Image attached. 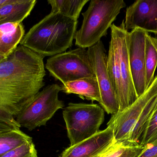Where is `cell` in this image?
Masks as SVG:
<instances>
[{
	"mask_svg": "<svg viewBox=\"0 0 157 157\" xmlns=\"http://www.w3.org/2000/svg\"><path fill=\"white\" fill-rule=\"evenodd\" d=\"M43 59L19 44L0 64V122L20 128L16 119L45 85Z\"/></svg>",
	"mask_w": 157,
	"mask_h": 157,
	"instance_id": "6da1fadb",
	"label": "cell"
},
{
	"mask_svg": "<svg viewBox=\"0 0 157 157\" xmlns=\"http://www.w3.org/2000/svg\"><path fill=\"white\" fill-rule=\"evenodd\" d=\"M77 24V20L51 12L30 29L19 44L44 58L55 56L72 46Z\"/></svg>",
	"mask_w": 157,
	"mask_h": 157,
	"instance_id": "7a4b0ae2",
	"label": "cell"
},
{
	"mask_svg": "<svg viewBox=\"0 0 157 157\" xmlns=\"http://www.w3.org/2000/svg\"><path fill=\"white\" fill-rule=\"evenodd\" d=\"M157 108V75L144 93L123 111L113 115L107 124L113 129L115 142L139 144L144 130Z\"/></svg>",
	"mask_w": 157,
	"mask_h": 157,
	"instance_id": "3957f363",
	"label": "cell"
},
{
	"mask_svg": "<svg viewBox=\"0 0 157 157\" xmlns=\"http://www.w3.org/2000/svg\"><path fill=\"white\" fill-rule=\"evenodd\" d=\"M125 6L123 0H91L86 11L82 13V24L75 37L76 46L86 49L97 44L107 35L108 29Z\"/></svg>",
	"mask_w": 157,
	"mask_h": 157,
	"instance_id": "277c9868",
	"label": "cell"
},
{
	"mask_svg": "<svg viewBox=\"0 0 157 157\" xmlns=\"http://www.w3.org/2000/svg\"><path fill=\"white\" fill-rule=\"evenodd\" d=\"M63 114L70 146L98 132L105 119L104 109L96 104L70 103Z\"/></svg>",
	"mask_w": 157,
	"mask_h": 157,
	"instance_id": "5b68a950",
	"label": "cell"
},
{
	"mask_svg": "<svg viewBox=\"0 0 157 157\" xmlns=\"http://www.w3.org/2000/svg\"><path fill=\"white\" fill-rule=\"evenodd\" d=\"M61 91V87L52 84L37 94L16 119L20 127L32 131L46 125L58 110L64 108V102L59 99Z\"/></svg>",
	"mask_w": 157,
	"mask_h": 157,
	"instance_id": "8992f818",
	"label": "cell"
},
{
	"mask_svg": "<svg viewBox=\"0 0 157 157\" xmlns=\"http://www.w3.org/2000/svg\"><path fill=\"white\" fill-rule=\"evenodd\" d=\"M50 74L63 84L87 77H95L87 50L78 48L51 57L45 65Z\"/></svg>",
	"mask_w": 157,
	"mask_h": 157,
	"instance_id": "52a82bcc",
	"label": "cell"
},
{
	"mask_svg": "<svg viewBox=\"0 0 157 157\" xmlns=\"http://www.w3.org/2000/svg\"><path fill=\"white\" fill-rule=\"evenodd\" d=\"M110 29L111 38L114 41L118 51L121 76L122 94L119 102V112H121L133 104L138 97L133 82L129 63V32L124 26V20L119 26L112 24Z\"/></svg>",
	"mask_w": 157,
	"mask_h": 157,
	"instance_id": "ba28073f",
	"label": "cell"
},
{
	"mask_svg": "<svg viewBox=\"0 0 157 157\" xmlns=\"http://www.w3.org/2000/svg\"><path fill=\"white\" fill-rule=\"evenodd\" d=\"M98 80L101 96L100 105L108 114L114 115L119 112V101L108 74L107 56L101 41L87 49Z\"/></svg>",
	"mask_w": 157,
	"mask_h": 157,
	"instance_id": "9c48e42d",
	"label": "cell"
},
{
	"mask_svg": "<svg viewBox=\"0 0 157 157\" xmlns=\"http://www.w3.org/2000/svg\"><path fill=\"white\" fill-rule=\"evenodd\" d=\"M148 32L136 28L129 32V63L137 97L147 89L145 71V41Z\"/></svg>",
	"mask_w": 157,
	"mask_h": 157,
	"instance_id": "30bf717a",
	"label": "cell"
},
{
	"mask_svg": "<svg viewBox=\"0 0 157 157\" xmlns=\"http://www.w3.org/2000/svg\"><path fill=\"white\" fill-rule=\"evenodd\" d=\"M124 26L157 35V0H137L126 9Z\"/></svg>",
	"mask_w": 157,
	"mask_h": 157,
	"instance_id": "8fae6325",
	"label": "cell"
},
{
	"mask_svg": "<svg viewBox=\"0 0 157 157\" xmlns=\"http://www.w3.org/2000/svg\"><path fill=\"white\" fill-rule=\"evenodd\" d=\"M115 143L113 129L108 126L105 130L66 148L59 157H99Z\"/></svg>",
	"mask_w": 157,
	"mask_h": 157,
	"instance_id": "7c38bea8",
	"label": "cell"
},
{
	"mask_svg": "<svg viewBox=\"0 0 157 157\" xmlns=\"http://www.w3.org/2000/svg\"><path fill=\"white\" fill-rule=\"evenodd\" d=\"M36 0H12L0 7V24L22 23L29 15Z\"/></svg>",
	"mask_w": 157,
	"mask_h": 157,
	"instance_id": "4fadbf2b",
	"label": "cell"
},
{
	"mask_svg": "<svg viewBox=\"0 0 157 157\" xmlns=\"http://www.w3.org/2000/svg\"><path fill=\"white\" fill-rule=\"evenodd\" d=\"M25 35L22 23L0 24V54L8 57L19 45Z\"/></svg>",
	"mask_w": 157,
	"mask_h": 157,
	"instance_id": "5bb4252c",
	"label": "cell"
},
{
	"mask_svg": "<svg viewBox=\"0 0 157 157\" xmlns=\"http://www.w3.org/2000/svg\"><path fill=\"white\" fill-rule=\"evenodd\" d=\"M63 93L78 95L82 99L101 102V96L98 80L95 77H87L69 82L61 87Z\"/></svg>",
	"mask_w": 157,
	"mask_h": 157,
	"instance_id": "9a60e30c",
	"label": "cell"
},
{
	"mask_svg": "<svg viewBox=\"0 0 157 157\" xmlns=\"http://www.w3.org/2000/svg\"><path fill=\"white\" fill-rule=\"evenodd\" d=\"M107 71L113 87L120 102L122 94L121 76L119 65V58L115 43L111 38L109 49L107 56Z\"/></svg>",
	"mask_w": 157,
	"mask_h": 157,
	"instance_id": "2e32d148",
	"label": "cell"
},
{
	"mask_svg": "<svg viewBox=\"0 0 157 157\" xmlns=\"http://www.w3.org/2000/svg\"><path fill=\"white\" fill-rule=\"evenodd\" d=\"M31 141H33L32 138L19 129L1 132H0V157L25 143Z\"/></svg>",
	"mask_w": 157,
	"mask_h": 157,
	"instance_id": "e0dca14e",
	"label": "cell"
},
{
	"mask_svg": "<svg viewBox=\"0 0 157 157\" xmlns=\"http://www.w3.org/2000/svg\"><path fill=\"white\" fill-rule=\"evenodd\" d=\"M89 0H49L51 12L77 20L82 8Z\"/></svg>",
	"mask_w": 157,
	"mask_h": 157,
	"instance_id": "ac0fdd59",
	"label": "cell"
},
{
	"mask_svg": "<svg viewBox=\"0 0 157 157\" xmlns=\"http://www.w3.org/2000/svg\"><path fill=\"white\" fill-rule=\"evenodd\" d=\"M157 65V38L147 33L145 41V71L147 89L154 80Z\"/></svg>",
	"mask_w": 157,
	"mask_h": 157,
	"instance_id": "d6986e66",
	"label": "cell"
},
{
	"mask_svg": "<svg viewBox=\"0 0 157 157\" xmlns=\"http://www.w3.org/2000/svg\"><path fill=\"white\" fill-rule=\"evenodd\" d=\"M157 140V108L148 120L144 130L139 144L145 146Z\"/></svg>",
	"mask_w": 157,
	"mask_h": 157,
	"instance_id": "ffe728a7",
	"label": "cell"
},
{
	"mask_svg": "<svg viewBox=\"0 0 157 157\" xmlns=\"http://www.w3.org/2000/svg\"><path fill=\"white\" fill-rule=\"evenodd\" d=\"M1 157H38L37 152L33 141L11 150Z\"/></svg>",
	"mask_w": 157,
	"mask_h": 157,
	"instance_id": "44dd1931",
	"label": "cell"
},
{
	"mask_svg": "<svg viewBox=\"0 0 157 157\" xmlns=\"http://www.w3.org/2000/svg\"><path fill=\"white\" fill-rule=\"evenodd\" d=\"M137 157H157V140L146 145L144 149Z\"/></svg>",
	"mask_w": 157,
	"mask_h": 157,
	"instance_id": "7402d4cb",
	"label": "cell"
},
{
	"mask_svg": "<svg viewBox=\"0 0 157 157\" xmlns=\"http://www.w3.org/2000/svg\"><path fill=\"white\" fill-rule=\"evenodd\" d=\"M13 129H15L10 125H8L6 124L0 122V132L2 131H10V130H13Z\"/></svg>",
	"mask_w": 157,
	"mask_h": 157,
	"instance_id": "603a6c76",
	"label": "cell"
},
{
	"mask_svg": "<svg viewBox=\"0 0 157 157\" xmlns=\"http://www.w3.org/2000/svg\"><path fill=\"white\" fill-rule=\"evenodd\" d=\"M12 0H0V7L10 2Z\"/></svg>",
	"mask_w": 157,
	"mask_h": 157,
	"instance_id": "cb8c5ba5",
	"label": "cell"
},
{
	"mask_svg": "<svg viewBox=\"0 0 157 157\" xmlns=\"http://www.w3.org/2000/svg\"><path fill=\"white\" fill-rule=\"evenodd\" d=\"M7 57L0 54V64L2 63L3 62L5 61L7 59Z\"/></svg>",
	"mask_w": 157,
	"mask_h": 157,
	"instance_id": "d4e9b609",
	"label": "cell"
},
{
	"mask_svg": "<svg viewBox=\"0 0 157 157\" xmlns=\"http://www.w3.org/2000/svg\"></svg>",
	"mask_w": 157,
	"mask_h": 157,
	"instance_id": "484cf974",
	"label": "cell"
}]
</instances>
